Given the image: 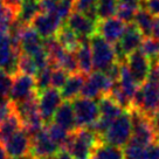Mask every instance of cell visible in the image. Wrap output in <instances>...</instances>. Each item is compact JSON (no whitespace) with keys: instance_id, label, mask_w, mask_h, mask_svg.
I'll list each match as a JSON object with an SVG mask.
<instances>
[{"instance_id":"obj_49","label":"cell","mask_w":159,"mask_h":159,"mask_svg":"<svg viewBox=\"0 0 159 159\" xmlns=\"http://www.w3.org/2000/svg\"><path fill=\"white\" fill-rule=\"evenodd\" d=\"M50 1H54V2H59V1H62V0H50Z\"/></svg>"},{"instance_id":"obj_48","label":"cell","mask_w":159,"mask_h":159,"mask_svg":"<svg viewBox=\"0 0 159 159\" xmlns=\"http://www.w3.org/2000/svg\"><path fill=\"white\" fill-rule=\"evenodd\" d=\"M33 159H55V156L54 157H40V158H33Z\"/></svg>"},{"instance_id":"obj_1","label":"cell","mask_w":159,"mask_h":159,"mask_svg":"<svg viewBox=\"0 0 159 159\" xmlns=\"http://www.w3.org/2000/svg\"><path fill=\"white\" fill-rule=\"evenodd\" d=\"M159 109V83L146 81L139 85L134 93L130 110H136L143 115L150 116Z\"/></svg>"},{"instance_id":"obj_2","label":"cell","mask_w":159,"mask_h":159,"mask_svg":"<svg viewBox=\"0 0 159 159\" xmlns=\"http://www.w3.org/2000/svg\"><path fill=\"white\" fill-rule=\"evenodd\" d=\"M132 136V120L129 110H124L123 114L111 122L107 132L102 136V142L105 144L114 145L117 148H124Z\"/></svg>"},{"instance_id":"obj_3","label":"cell","mask_w":159,"mask_h":159,"mask_svg":"<svg viewBox=\"0 0 159 159\" xmlns=\"http://www.w3.org/2000/svg\"><path fill=\"white\" fill-rule=\"evenodd\" d=\"M21 50L15 43L10 32L0 33V70L14 77L19 74V60Z\"/></svg>"},{"instance_id":"obj_28","label":"cell","mask_w":159,"mask_h":159,"mask_svg":"<svg viewBox=\"0 0 159 159\" xmlns=\"http://www.w3.org/2000/svg\"><path fill=\"white\" fill-rule=\"evenodd\" d=\"M118 2L117 0H98L96 5V14L97 19L104 20L108 18L116 16Z\"/></svg>"},{"instance_id":"obj_44","label":"cell","mask_w":159,"mask_h":159,"mask_svg":"<svg viewBox=\"0 0 159 159\" xmlns=\"http://www.w3.org/2000/svg\"><path fill=\"white\" fill-rule=\"evenodd\" d=\"M55 159H75L71 154L66 150H60L57 154L55 156Z\"/></svg>"},{"instance_id":"obj_12","label":"cell","mask_w":159,"mask_h":159,"mask_svg":"<svg viewBox=\"0 0 159 159\" xmlns=\"http://www.w3.org/2000/svg\"><path fill=\"white\" fill-rule=\"evenodd\" d=\"M30 134L24 128H21L15 134H12L5 143H2V146L8 158H20L28 154L30 150Z\"/></svg>"},{"instance_id":"obj_24","label":"cell","mask_w":159,"mask_h":159,"mask_svg":"<svg viewBox=\"0 0 159 159\" xmlns=\"http://www.w3.org/2000/svg\"><path fill=\"white\" fill-rule=\"evenodd\" d=\"M22 128L21 120H20L18 114L12 112L7 118L0 124V144L5 143L7 139L10 138L13 134H15L18 130Z\"/></svg>"},{"instance_id":"obj_35","label":"cell","mask_w":159,"mask_h":159,"mask_svg":"<svg viewBox=\"0 0 159 159\" xmlns=\"http://www.w3.org/2000/svg\"><path fill=\"white\" fill-rule=\"evenodd\" d=\"M136 12H137V10H134V8H131L129 6L118 4V6H117V12H116V16L128 25V24L134 22Z\"/></svg>"},{"instance_id":"obj_8","label":"cell","mask_w":159,"mask_h":159,"mask_svg":"<svg viewBox=\"0 0 159 159\" xmlns=\"http://www.w3.org/2000/svg\"><path fill=\"white\" fill-rule=\"evenodd\" d=\"M62 96L59 89L48 88L38 94V107L42 122L46 125L49 124L54 118L56 110L62 103Z\"/></svg>"},{"instance_id":"obj_4","label":"cell","mask_w":159,"mask_h":159,"mask_svg":"<svg viewBox=\"0 0 159 159\" xmlns=\"http://www.w3.org/2000/svg\"><path fill=\"white\" fill-rule=\"evenodd\" d=\"M89 43L91 48V54H93L94 70L104 73L115 62H117V56H116L114 46L107 42L98 34L93 35L89 39Z\"/></svg>"},{"instance_id":"obj_19","label":"cell","mask_w":159,"mask_h":159,"mask_svg":"<svg viewBox=\"0 0 159 159\" xmlns=\"http://www.w3.org/2000/svg\"><path fill=\"white\" fill-rule=\"evenodd\" d=\"M76 59H77V65H79V71L81 74L89 76L94 71L93 54H91L89 40L82 41L79 49L76 50Z\"/></svg>"},{"instance_id":"obj_36","label":"cell","mask_w":159,"mask_h":159,"mask_svg":"<svg viewBox=\"0 0 159 159\" xmlns=\"http://www.w3.org/2000/svg\"><path fill=\"white\" fill-rule=\"evenodd\" d=\"M13 77L0 70V98H10Z\"/></svg>"},{"instance_id":"obj_14","label":"cell","mask_w":159,"mask_h":159,"mask_svg":"<svg viewBox=\"0 0 159 159\" xmlns=\"http://www.w3.org/2000/svg\"><path fill=\"white\" fill-rule=\"evenodd\" d=\"M60 148L50 139L46 131L45 126L43 129L39 131L36 134L32 136L30 140V156L33 158H40V157H54L60 151Z\"/></svg>"},{"instance_id":"obj_50","label":"cell","mask_w":159,"mask_h":159,"mask_svg":"<svg viewBox=\"0 0 159 159\" xmlns=\"http://www.w3.org/2000/svg\"><path fill=\"white\" fill-rule=\"evenodd\" d=\"M34 1H40V0H34Z\"/></svg>"},{"instance_id":"obj_21","label":"cell","mask_w":159,"mask_h":159,"mask_svg":"<svg viewBox=\"0 0 159 159\" xmlns=\"http://www.w3.org/2000/svg\"><path fill=\"white\" fill-rule=\"evenodd\" d=\"M55 38L57 39L60 45L68 52H76L83 41V40L80 39L79 35L70 30L68 26H66V24L62 25V27L60 28Z\"/></svg>"},{"instance_id":"obj_39","label":"cell","mask_w":159,"mask_h":159,"mask_svg":"<svg viewBox=\"0 0 159 159\" xmlns=\"http://www.w3.org/2000/svg\"><path fill=\"white\" fill-rule=\"evenodd\" d=\"M148 81L159 83V59L151 60V67H150Z\"/></svg>"},{"instance_id":"obj_46","label":"cell","mask_w":159,"mask_h":159,"mask_svg":"<svg viewBox=\"0 0 159 159\" xmlns=\"http://www.w3.org/2000/svg\"><path fill=\"white\" fill-rule=\"evenodd\" d=\"M0 159H8V156L6 153V151H5V149H4L2 144H0Z\"/></svg>"},{"instance_id":"obj_37","label":"cell","mask_w":159,"mask_h":159,"mask_svg":"<svg viewBox=\"0 0 159 159\" xmlns=\"http://www.w3.org/2000/svg\"><path fill=\"white\" fill-rule=\"evenodd\" d=\"M12 112H14V103L10 98H0V124Z\"/></svg>"},{"instance_id":"obj_22","label":"cell","mask_w":159,"mask_h":159,"mask_svg":"<svg viewBox=\"0 0 159 159\" xmlns=\"http://www.w3.org/2000/svg\"><path fill=\"white\" fill-rule=\"evenodd\" d=\"M99 117L112 122L118 116L123 114L124 110L122 109L110 96H102L98 102Z\"/></svg>"},{"instance_id":"obj_41","label":"cell","mask_w":159,"mask_h":159,"mask_svg":"<svg viewBox=\"0 0 159 159\" xmlns=\"http://www.w3.org/2000/svg\"><path fill=\"white\" fill-rule=\"evenodd\" d=\"M146 159H159V142H154L148 146V157Z\"/></svg>"},{"instance_id":"obj_29","label":"cell","mask_w":159,"mask_h":159,"mask_svg":"<svg viewBox=\"0 0 159 159\" xmlns=\"http://www.w3.org/2000/svg\"><path fill=\"white\" fill-rule=\"evenodd\" d=\"M59 68L67 71L69 75L80 73L79 71V65H77V59H76V52H68L66 50V53L60 60Z\"/></svg>"},{"instance_id":"obj_23","label":"cell","mask_w":159,"mask_h":159,"mask_svg":"<svg viewBox=\"0 0 159 159\" xmlns=\"http://www.w3.org/2000/svg\"><path fill=\"white\" fill-rule=\"evenodd\" d=\"M91 159H124V154L120 148L102 142L91 151Z\"/></svg>"},{"instance_id":"obj_7","label":"cell","mask_w":159,"mask_h":159,"mask_svg":"<svg viewBox=\"0 0 159 159\" xmlns=\"http://www.w3.org/2000/svg\"><path fill=\"white\" fill-rule=\"evenodd\" d=\"M77 128H88L99 118L98 103L95 99L80 96L71 101Z\"/></svg>"},{"instance_id":"obj_6","label":"cell","mask_w":159,"mask_h":159,"mask_svg":"<svg viewBox=\"0 0 159 159\" xmlns=\"http://www.w3.org/2000/svg\"><path fill=\"white\" fill-rule=\"evenodd\" d=\"M129 112L132 120V136L130 142L148 148L156 142V136L150 123V118L136 110H129Z\"/></svg>"},{"instance_id":"obj_9","label":"cell","mask_w":159,"mask_h":159,"mask_svg":"<svg viewBox=\"0 0 159 159\" xmlns=\"http://www.w3.org/2000/svg\"><path fill=\"white\" fill-rule=\"evenodd\" d=\"M36 85H35V77L30 75L19 73L13 77L12 89H11L10 99L13 103H20L30 98L36 97Z\"/></svg>"},{"instance_id":"obj_40","label":"cell","mask_w":159,"mask_h":159,"mask_svg":"<svg viewBox=\"0 0 159 159\" xmlns=\"http://www.w3.org/2000/svg\"><path fill=\"white\" fill-rule=\"evenodd\" d=\"M150 123L156 136V140L159 142V109L150 116Z\"/></svg>"},{"instance_id":"obj_25","label":"cell","mask_w":159,"mask_h":159,"mask_svg":"<svg viewBox=\"0 0 159 159\" xmlns=\"http://www.w3.org/2000/svg\"><path fill=\"white\" fill-rule=\"evenodd\" d=\"M154 16L150 14L149 12L144 8H139L136 12L134 19V24L137 26L144 38H151V32H152V26H153Z\"/></svg>"},{"instance_id":"obj_17","label":"cell","mask_w":159,"mask_h":159,"mask_svg":"<svg viewBox=\"0 0 159 159\" xmlns=\"http://www.w3.org/2000/svg\"><path fill=\"white\" fill-rule=\"evenodd\" d=\"M53 120H54L55 124L60 125L61 128L66 129L67 131L74 132L75 130L77 129V125H76V119H75V114L71 102H69V101L62 102L59 107V109L56 110Z\"/></svg>"},{"instance_id":"obj_31","label":"cell","mask_w":159,"mask_h":159,"mask_svg":"<svg viewBox=\"0 0 159 159\" xmlns=\"http://www.w3.org/2000/svg\"><path fill=\"white\" fill-rule=\"evenodd\" d=\"M122 150L124 159H146L148 157V148L134 142H129Z\"/></svg>"},{"instance_id":"obj_11","label":"cell","mask_w":159,"mask_h":159,"mask_svg":"<svg viewBox=\"0 0 159 159\" xmlns=\"http://www.w3.org/2000/svg\"><path fill=\"white\" fill-rule=\"evenodd\" d=\"M125 63L137 84L142 85L148 81L151 61L142 50L138 49L128 55L125 59Z\"/></svg>"},{"instance_id":"obj_34","label":"cell","mask_w":159,"mask_h":159,"mask_svg":"<svg viewBox=\"0 0 159 159\" xmlns=\"http://www.w3.org/2000/svg\"><path fill=\"white\" fill-rule=\"evenodd\" d=\"M68 77H69V74L67 71H65L59 67L54 68L53 73H52V88L61 90L62 87L66 84Z\"/></svg>"},{"instance_id":"obj_47","label":"cell","mask_w":159,"mask_h":159,"mask_svg":"<svg viewBox=\"0 0 159 159\" xmlns=\"http://www.w3.org/2000/svg\"><path fill=\"white\" fill-rule=\"evenodd\" d=\"M14 159H33V157L30 154H27V156H24V157H20V158H14Z\"/></svg>"},{"instance_id":"obj_15","label":"cell","mask_w":159,"mask_h":159,"mask_svg":"<svg viewBox=\"0 0 159 159\" xmlns=\"http://www.w3.org/2000/svg\"><path fill=\"white\" fill-rule=\"evenodd\" d=\"M65 24L79 35L81 40H89L93 35L96 34V22L83 13L74 11Z\"/></svg>"},{"instance_id":"obj_10","label":"cell","mask_w":159,"mask_h":159,"mask_svg":"<svg viewBox=\"0 0 159 159\" xmlns=\"http://www.w3.org/2000/svg\"><path fill=\"white\" fill-rule=\"evenodd\" d=\"M62 22H63V20L56 14L40 12L39 14L32 20L30 26L42 39H48V38L56 36L57 32L63 25Z\"/></svg>"},{"instance_id":"obj_43","label":"cell","mask_w":159,"mask_h":159,"mask_svg":"<svg viewBox=\"0 0 159 159\" xmlns=\"http://www.w3.org/2000/svg\"><path fill=\"white\" fill-rule=\"evenodd\" d=\"M151 38L159 41V16L154 18L153 26H152V32H151Z\"/></svg>"},{"instance_id":"obj_5","label":"cell","mask_w":159,"mask_h":159,"mask_svg":"<svg viewBox=\"0 0 159 159\" xmlns=\"http://www.w3.org/2000/svg\"><path fill=\"white\" fill-rule=\"evenodd\" d=\"M143 41H144V35L137 28V26L134 22L128 24L123 36L116 45H114L117 62H124L128 55L139 49Z\"/></svg>"},{"instance_id":"obj_38","label":"cell","mask_w":159,"mask_h":159,"mask_svg":"<svg viewBox=\"0 0 159 159\" xmlns=\"http://www.w3.org/2000/svg\"><path fill=\"white\" fill-rule=\"evenodd\" d=\"M142 8H144L152 14L154 18L159 16V0H143L142 1Z\"/></svg>"},{"instance_id":"obj_32","label":"cell","mask_w":159,"mask_h":159,"mask_svg":"<svg viewBox=\"0 0 159 159\" xmlns=\"http://www.w3.org/2000/svg\"><path fill=\"white\" fill-rule=\"evenodd\" d=\"M19 73L26 75H30V76H34L39 73V69L35 65L34 60L32 56L27 54L21 53L20 54V60H19Z\"/></svg>"},{"instance_id":"obj_33","label":"cell","mask_w":159,"mask_h":159,"mask_svg":"<svg viewBox=\"0 0 159 159\" xmlns=\"http://www.w3.org/2000/svg\"><path fill=\"white\" fill-rule=\"evenodd\" d=\"M140 50L151 60L159 59V41L152 38H145L140 46Z\"/></svg>"},{"instance_id":"obj_16","label":"cell","mask_w":159,"mask_h":159,"mask_svg":"<svg viewBox=\"0 0 159 159\" xmlns=\"http://www.w3.org/2000/svg\"><path fill=\"white\" fill-rule=\"evenodd\" d=\"M19 47L21 53L33 56L43 49V39L35 32L32 26H22L20 32Z\"/></svg>"},{"instance_id":"obj_26","label":"cell","mask_w":159,"mask_h":159,"mask_svg":"<svg viewBox=\"0 0 159 159\" xmlns=\"http://www.w3.org/2000/svg\"><path fill=\"white\" fill-rule=\"evenodd\" d=\"M16 14H18L16 8L0 1V33L10 32L11 27L16 21Z\"/></svg>"},{"instance_id":"obj_18","label":"cell","mask_w":159,"mask_h":159,"mask_svg":"<svg viewBox=\"0 0 159 159\" xmlns=\"http://www.w3.org/2000/svg\"><path fill=\"white\" fill-rule=\"evenodd\" d=\"M87 76L81 73H76V74L69 75V77L67 80L66 84L62 87V89L60 90L61 96L65 101H74L75 98L80 97L83 84L85 82Z\"/></svg>"},{"instance_id":"obj_42","label":"cell","mask_w":159,"mask_h":159,"mask_svg":"<svg viewBox=\"0 0 159 159\" xmlns=\"http://www.w3.org/2000/svg\"><path fill=\"white\" fill-rule=\"evenodd\" d=\"M142 1L143 0H117V2L120 4V5H125L129 6L134 10L138 11L139 8H142Z\"/></svg>"},{"instance_id":"obj_13","label":"cell","mask_w":159,"mask_h":159,"mask_svg":"<svg viewBox=\"0 0 159 159\" xmlns=\"http://www.w3.org/2000/svg\"><path fill=\"white\" fill-rule=\"evenodd\" d=\"M126 28V24L119 20L117 16L98 20L96 24V34L109 42L110 45H116L123 36Z\"/></svg>"},{"instance_id":"obj_45","label":"cell","mask_w":159,"mask_h":159,"mask_svg":"<svg viewBox=\"0 0 159 159\" xmlns=\"http://www.w3.org/2000/svg\"><path fill=\"white\" fill-rule=\"evenodd\" d=\"M1 1L5 2L6 5L14 7V8H16V10H19L20 4H21V0H1Z\"/></svg>"},{"instance_id":"obj_27","label":"cell","mask_w":159,"mask_h":159,"mask_svg":"<svg viewBox=\"0 0 159 159\" xmlns=\"http://www.w3.org/2000/svg\"><path fill=\"white\" fill-rule=\"evenodd\" d=\"M45 129L47 131L48 136L50 137V139L54 142L55 144L57 145L61 150L65 149V146L67 145V143H68V140L70 138L71 132L67 131L63 128H61L60 125L55 124L54 122L46 125Z\"/></svg>"},{"instance_id":"obj_20","label":"cell","mask_w":159,"mask_h":159,"mask_svg":"<svg viewBox=\"0 0 159 159\" xmlns=\"http://www.w3.org/2000/svg\"><path fill=\"white\" fill-rule=\"evenodd\" d=\"M41 12L39 1L34 0H21V4L18 10L16 21L24 26L30 25L32 20Z\"/></svg>"},{"instance_id":"obj_30","label":"cell","mask_w":159,"mask_h":159,"mask_svg":"<svg viewBox=\"0 0 159 159\" xmlns=\"http://www.w3.org/2000/svg\"><path fill=\"white\" fill-rule=\"evenodd\" d=\"M53 67L47 66L46 68L40 70L38 74L35 75V85H36V91L38 94L43 91V90L50 88L52 85V73H53Z\"/></svg>"}]
</instances>
